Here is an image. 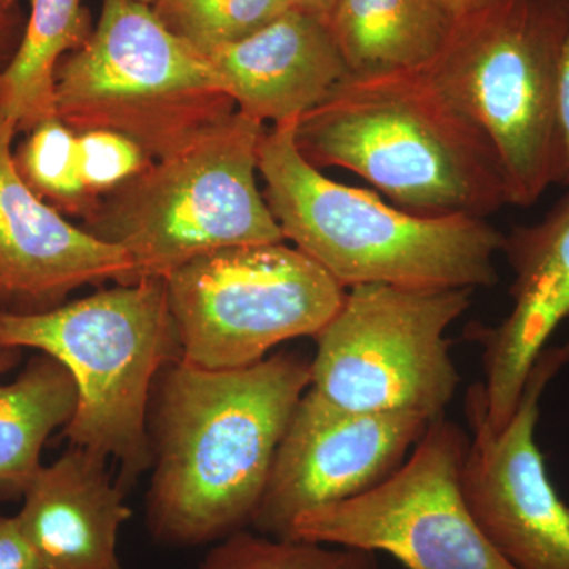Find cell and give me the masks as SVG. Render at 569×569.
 <instances>
[{
    "mask_svg": "<svg viewBox=\"0 0 569 569\" xmlns=\"http://www.w3.org/2000/svg\"><path fill=\"white\" fill-rule=\"evenodd\" d=\"M296 123L264 130L258 144L266 204L283 238L346 290L372 283L475 290L498 282L493 258L505 234L488 219L418 216L332 181L299 151Z\"/></svg>",
    "mask_w": 569,
    "mask_h": 569,
    "instance_id": "cell-3",
    "label": "cell"
},
{
    "mask_svg": "<svg viewBox=\"0 0 569 569\" xmlns=\"http://www.w3.org/2000/svg\"><path fill=\"white\" fill-rule=\"evenodd\" d=\"M0 569H44L22 535L17 516H0Z\"/></svg>",
    "mask_w": 569,
    "mask_h": 569,
    "instance_id": "cell-24",
    "label": "cell"
},
{
    "mask_svg": "<svg viewBox=\"0 0 569 569\" xmlns=\"http://www.w3.org/2000/svg\"><path fill=\"white\" fill-rule=\"evenodd\" d=\"M82 0H32L31 17L9 66L0 73V114L20 130L36 129L56 114V71L66 52L91 36Z\"/></svg>",
    "mask_w": 569,
    "mask_h": 569,
    "instance_id": "cell-19",
    "label": "cell"
},
{
    "mask_svg": "<svg viewBox=\"0 0 569 569\" xmlns=\"http://www.w3.org/2000/svg\"><path fill=\"white\" fill-rule=\"evenodd\" d=\"M328 26L348 71L361 74L422 69L451 21L433 0H339Z\"/></svg>",
    "mask_w": 569,
    "mask_h": 569,
    "instance_id": "cell-18",
    "label": "cell"
},
{
    "mask_svg": "<svg viewBox=\"0 0 569 569\" xmlns=\"http://www.w3.org/2000/svg\"><path fill=\"white\" fill-rule=\"evenodd\" d=\"M11 33V18L10 11L0 10V54L7 48L9 43V37Z\"/></svg>",
    "mask_w": 569,
    "mask_h": 569,
    "instance_id": "cell-28",
    "label": "cell"
},
{
    "mask_svg": "<svg viewBox=\"0 0 569 569\" xmlns=\"http://www.w3.org/2000/svg\"><path fill=\"white\" fill-rule=\"evenodd\" d=\"M164 28L200 54L238 43L288 10L283 0H157Z\"/></svg>",
    "mask_w": 569,
    "mask_h": 569,
    "instance_id": "cell-20",
    "label": "cell"
},
{
    "mask_svg": "<svg viewBox=\"0 0 569 569\" xmlns=\"http://www.w3.org/2000/svg\"><path fill=\"white\" fill-rule=\"evenodd\" d=\"M501 252L515 274L512 309L496 326L475 323L466 331L482 348V385L496 430L515 415L531 366L569 318V189L541 222L512 228Z\"/></svg>",
    "mask_w": 569,
    "mask_h": 569,
    "instance_id": "cell-13",
    "label": "cell"
},
{
    "mask_svg": "<svg viewBox=\"0 0 569 569\" xmlns=\"http://www.w3.org/2000/svg\"><path fill=\"white\" fill-rule=\"evenodd\" d=\"M263 133V123L236 111L116 189L89 233L130 254V283L167 279L228 247L283 242L257 186Z\"/></svg>",
    "mask_w": 569,
    "mask_h": 569,
    "instance_id": "cell-6",
    "label": "cell"
},
{
    "mask_svg": "<svg viewBox=\"0 0 569 569\" xmlns=\"http://www.w3.org/2000/svg\"><path fill=\"white\" fill-rule=\"evenodd\" d=\"M313 167L346 168L418 216L486 217L509 204L492 144L422 69L347 74L296 123Z\"/></svg>",
    "mask_w": 569,
    "mask_h": 569,
    "instance_id": "cell-2",
    "label": "cell"
},
{
    "mask_svg": "<svg viewBox=\"0 0 569 569\" xmlns=\"http://www.w3.org/2000/svg\"><path fill=\"white\" fill-rule=\"evenodd\" d=\"M467 288H350L313 339L310 391L351 413L443 417L460 383L449 326L470 307Z\"/></svg>",
    "mask_w": 569,
    "mask_h": 569,
    "instance_id": "cell-8",
    "label": "cell"
},
{
    "mask_svg": "<svg viewBox=\"0 0 569 569\" xmlns=\"http://www.w3.org/2000/svg\"><path fill=\"white\" fill-rule=\"evenodd\" d=\"M130 518L132 509L111 481L107 458L71 445L40 468L17 515L44 569H122L119 533Z\"/></svg>",
    "mask_w": 569,
    "mask_h": 569,
    "instance_id": "cell-16",
    "label": "cell"
},
{
    "mask_svg": "<svg viewBox=\"0 0 569 569\" xmlns=\"http://www.w3.org/2000/svg\"><path fill=\"white\" fill-rule=\"evenodd\" d=\"M164 283L181 361L209 370L257 365L279 343L316 337L347 293L283 242L203 254Z\"/></svg>",
    "mask_w": 569,
    "mask_h": 569,
    "instance_id": "cell-9",
    "label": "cell"
},
{
    "mask_svg": "<svg viewBox=\"0 0 569 569\" xmlns=\"http://www.w3.org/2000/svg\"><path fill=\"white\" fill-rule=\"evenodd\" d=\"M557 183H569V32L559 71V171Z\"/></svg>",
    "mask_w": 569,
    "mask_h": 569,
    "instance_id": "cell-25",
    "label": "cell"
},
{
    "mask_svg": "<svg viewBox=\"0 0 569 569\" xmlns=\"http://www.w3.org/2000/svg\"><path fill=\"white\" fill-rule=\"evenodd\" d=\"M78 134L80 171L89 200L129 182L152 162L137 142L110 130Z\"/></svg>",
    "mask_w": 569,
    "mask_h": 569,
    "instance_id": "cell-23",
    "label": "cell"
},
{
    "mask_svg": "<svg viewBox=\"0 0 569 569\" xmlns=\"http://www.w3.org/2000/svg\"><path fill=\"white\" fill-rule=\"evenodd\" d=\"M206 58L238 111L274 126L299 121L350 74L328 22L290 9Z\"/></svg>",
    "mask_w": 569,
    "mask_h": 569,
    "instance_id": "cell-15",
    "label": "cell"
},
{
    "mask_svg": "<svg viewBox=\"0 0 569 569\" xmlns=\"http://www.w3.org/2000/svg\"><path fill=\"white\" fill-rule=\"evenodd\" d=\"M560 2L567 3V6H569V0H560Z\"/></svg>",
    "mask_w": 569,
    "mask_h": 569,
    "instance_id": "cell-31",
    "label": "cell"
},
{
    "mask_svg": "<svg viewBox=\"0 0 569 569\" xmlns=\"http://www.w3.org/2000/svg\"><path fill=\"white\" fill-rule=\"evenodd\" d=\"M497 0H433V3L443 11L449 21L462 20L475 11L485 9Z\"/></svg>",
    "mask_w": 569,
    "mask_h": 569,
    "instance_id": "cell-26",
    "label": "cell"
},
{
    "mask_svg": "<svg viewBox=\"0 0 569 569\" xmlns=\"http://www.w3.org/2000/svg\"><path fill=\"white\" fill-rule=\"evenodd\" d=\"M429 421L413 413H351L307 389L277 448L250 529L288 538L302 512L361 496L403 466Z\"/></svg>",
    "mask_w": 569,
    "mask_h": 569,
    "instance_id": "cell-12",
    "label": "cell"
},
{
    "mask_svg": "<svg viewBox=\"0 0 569 569\" xmlns=\"http://www.w3.org/2000/svg\"><path fill=\"white\" fill-rule=\"evenodd\" d=\"M54 100L73 132L121 133L152 162L238 111L208 58L138 0H103L89 39L59 63Z\"/></svg>",
    "mask_w": 569,
    "mask_h": 569,
    "instance_id": "cell-7",
    "label": "cell"
},
{
    "mask_svg": "<svg viewBox=\"0 0 569 569\" xmlns=\"http://www.w3.org/2000/svg\"><path fill=\"white\" fill-rule=\"evenodd\" d=\"M14 0H0V10L10 11L13 7Z\"/></svg>",
    "mask_w": 569,
    "mask_h": 569,
    "instance_id": "cell-29",
    "label": "cell"
},
{
    "mask_svg": "<svg viewBox=\"0 0 569 569\" xmlns=\"http://www.w3.org/2000/svg\"><path fill=\"white\" fill-rule=\"evenodd\" d=\"M569 32L560 0H497L451 22L422 67L488 138L509 204L531 206L559 171V71Z\"/></svg>",
    "mask_w": 569,
    "mask_h": 569,
    "instance_id": "cell-5",
    "label": "cell"
},
{
    "mask_svg": "<svg viewBox=\"0 0 569 569\" xmlns=\"http://www.w3.org/2000/svg\"><path fill=\"white\" fill-rule=\"evenodd\" d=\"M569 362V346L546 347L531 366L515 415L489 422L485 385L468 389L471 429L462 489L475 522L516 569H569V505L553 488L537 443L539 402Z\"/></svg>",
    "mask_w": 569,
    "mask_h": 569,
    "instance_id": "cell-11",
    "label": "cell"
},
{
    "mask_svg": "<svg viewBox=\"0 0 569 569\" xmlns=\"http://www.w3.org/2000/svg\"><path fill=\"white\" fill-rule=\"evenodd\" d=\"M159 380L149 422V535L190 549L250 529L277 448L310 387V361L277 353L209 370L178 359Z\"/></svg>",
    "mask_w": 569,
    "mask_h": 569,
    "instance_id": "cell-1",
    "label": "cell"
},
{
    "mask_svg": "<svg viewBox=\"0 0 569 569\" xmlns=\"http://www.w3.org/2000/svg\"><path fill=\"white\" fill-rule=\"evenodd\" d=\"M138 2L146 3V6H153L157 0H138Z\"/></svg>",
    "mask_w": 569,
    "mask_h": 569,
    "instance_id": "cell-30",
    "label": "cell"
},
{
    "mask_svg": "<svg viewBox=\"0 0 569 569\" xmlns=\"http://www.w3.org/2000/svg\"><path fill=\"white\" fill-rule=\"evenodd\" d=\"M17 132L0 114V298L43 306L82 284H129L133 263L122 247L67 222L21 178L11 153Z\"/></svg>",
    "mask_w": 569,
    "mask_h": 569,
    "instance_id": "cell-14",
    "label": "cell"
},
{
    "mask_svg": "<svg viewBox=\"0 0 569 569\" xmlns=\"http://www.w3.org/2000/svg\"><path fill=\"white\" fill-rule=\"evenodd\" d=\"M193 569H380L377 553L302 539L236 531L213 542Z\"/></svg>",
    "mask_w": 569,
    "mask_h": 569,
    "instance_id": "cell-21",
    "label": "cell"
},
{
    "mask_svg": "<svg viewBox=\"0 0 569 569\" xmlns=\"http://www.w3.org/2000/svg\"><path fill=\"white\" fill-rule=\"evenodd\" d=\"M0 348H32L69 370L78 400L63 436L118 460L119 488H132L152 466L153 380L181 359L164 279L119 283L40 312H0Z\"/></svg>",
    "mask_w": 569,
    "mask_h": 569,
    "instance_id": "cell-4",
    "label": "cell"
},
{
    "mask_svg": "<svg viewBox=\"0 0 569 569\" xmlns=\"http://www.w3.org/2000/svg\"><path fill=\"white\" fill-rule=\"evenodd\" d=\"M283 2L290 10L301 11V13L328 22L339 0H283Z\"/></svg>",
    "mask_w": 569,
    "mask_h": 569,
    "instance_id": "cell-27",
    "label": "cell"
},
{
    "mask_svg": "<svg viewBox=\"0 0 569 569\" xmlns=\"http://www.w3.org/2000/svg\"><path fill=\"white\" fill-rule=\"evenodd\" d=\"M468 438L441 417L369 492L302 512L291 539L385 552L407 569H516L479 530L462 489Z\"/></svg>",
    "mask_w": 569,
    "mask_h": 569,
    "instance_id": "cell-10",
    "label": "cell"
},
{
    "mask_svg": "<svg viewBox=\"0 0 569 569\" xmlns=\"http://www.w3.org/2000/svg\"><path fill=\"white\" fill-rule=\"evenodd\" d=\"M26 183L39 194L63 208L88 204L80 171L78 134L58 118L40 123L14 157Z\"/></svg>",
    "mask_w": 569,
    "mask_h": 569,
    "instance_id": "cell-22",
    "label": "cell"
},
{
    "mask_svg": "<svg viewBox=\"0 0 569 569\" xmlns=\"http://www.w3.org/2000/svg\"><path fill=\"white\" fill-rule=\"evenodd\" d=\"M18 350L0 348V377ZM77 387L69 370L40 353L10 383L0 381V498H22L41 468L48 437L69 425L77 408Z\"/></svg>",
    "mask_w": 569,
    "mask_h": 569,
    "instance_id": "cell-17",
    "label": "cell"
}]
</instances>
